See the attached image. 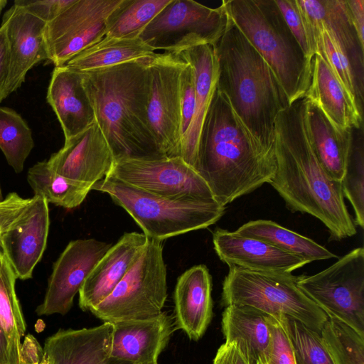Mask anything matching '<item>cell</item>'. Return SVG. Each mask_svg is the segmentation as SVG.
Segmentation results:
<instances>
[{
  "label": "cell",
  "mask_w": 364,
  "mask_h": 364,
  "mask_svg": "<svg viewBox=\"0 0 364 364\" xmlns=\"http://www.w3.org/2000/svg\"><path fill=\"white\" fill-rule=\"evenodd\" d=\"M31 201L32 198H22L16 192L9 193L0 201V235L21 216Z\"/></svg>",
  "instance_id": "43"
},
{
  "label": "cell",
  "mask_w": 364,
  "mask_h": 364,
  "mask_svg": "<svg viewBox=\"0 0 364 364\" xmlns=\"http://www.w3.org/2000/svg\"><path fill=\"white\" fill-rule=\"evenodd\" d=\"M1 200H3V196H2L1 188V186H0V201Z\"/></svg>",
  "instance_id": "50"
},
{
  "label": "cell",
  "mask_w": 364,
  "mask_h": 364,
  "mask_svg": "<svg viewBox=\"0 0 364 364\" xmlns=\"http://www.w3.org/2000/svg\"><path fill=\"white\" fill-rule=\"evenodd\" d=\"M185 64L179 54L168 53H156L149 58L147 63L148 122L159 148L166 157L181 155L180 75Z\"/></svg>",
  "instance_id": "11"
},
{
  "label": "cell",
  "mask_w": 364,
  "mask_h": 364,
  "mask_svg": "<svg viewBox=\"0 0 364 364\" xmlns=\"http://www.w3.org/2000/svg\"><path fill=\"white\" fill-rule=\"evenodd\" d=\"M179 55L191 65L194 72V113L189 128L182 138L180 155L193 167L203 124L217 88L218 63L213 46L211 45L196 46Z\"/></svg>",
  "instance_id": "24"
},
{
  "label": "cell",
  "mask_w": 364,
  "mask_h": 364,
  "mask_svg": "<svg viewBox=\"0 0 364 364\" xmlns=\"http://www.w3.org/2000/svg\"><path fill=\"white\" fill-rule=\"evenodd\" d=\"M321 336L335 364H364V336L348 325L328 318Z\"/></svg>",
  "instance_id": "37"
},
{
  "label": "cell",
  "mask_w": 364,
  "mask_h": 364,
  "mask_svg": "<svg viewBox=\"0 0 364 364\" xmlns=\"http://www.w3.org/2000/svg\"><path fill=\"white\" fill-rule=\"evenodd\" d=\"M122 0H75L46 23L44 41L47 60L65 65L75 55L101 41L107 20Z\"/></svg>",
  "instance_id": "13"
},
{
  "label": "cell",
  "mask_w": 364,
  "mask_h": 364,
  "mask_svg": "<svg viewBox=\"0 0 364 364\" xmlns=\"http://www.w3.org/2000/svg\"><path fill=\"white\" fill-rule=\"evenodd\" d=\"M43 364H47V363H46L45 360H44V362H43Z\"/></svg>",
  "instance_id": "51"
},
{
  "label": "cell",
  "mask_w": 364,
  "mask_h": 364,
  "mask_svg": "<svg viewBox=\"0 0 364 364\" xmlns=\"http://www.w3.org/2000/svg\"><path fill=\"white\" fill-rule=\"evenodd\" d=\"M109 146L95 121L80 134L65 140L47 162L57 173L95 184L104 178L114 162Z\"/></svg>",
  "instance_id": "16"
},
{
  "label": "cell",
  "mask_w": 364,
  "mask_h": 364,
  "mask_svg": "<svg viewBox=\"0 0 364 364\" xmlns=\"http://www.w3.org/2000/svg\"><path fill=\"white\" fill-rule=\"evenodd\" d=\"M148 237L137 232H124L92 269L79 294V306L90 311L114 290L146 244Z\"/></svg>",
  "instance_id": "21"
},
{
  "label": "cell",
  "mask_w": 364,
  "mask_h": 364,
  "mask_svg": "<svg viewBox=\"0 0 364 364\" xmlns=\"http://www.w3.org/2000/svg\"><path fill=\"white\" fill-rule=\"evenodd\" d=\"M271 332V346L267 364H296L289 336L287 316L268 315Z\"/></svg>",
  "instance_id": "40"
},
{
  "label": "cell",
  "mask_w": 364,
  "mask_h": 364,
  "mask_svg": "<svg viewBox=\"0 0 364 364\" xmlns=\"http://www.w3.org/2000/svg\"><path fill=\"white\" fill-rule=\"evenodd\" d=\"M228 21L223 3L213 9L193 0H171L139 37L154 50L179 54L201 45L214 46Z\"/></svg>",
  "instance_id": "9"
},
{
  "label": "cell",
  "mask_w": 364,
  "mask_h": 364,
  "mask_svg": "<svg viewBox=\"0 0 364 364\" xmlns=\"http://www.w3.org/2000/svg\"><path fill=\"white\" fill-rule=\"evenodd\" d=\"M287 326L296 364H335L321 333L289 317Z\"/></svg>",
  "instance_id": "38"
},
{
  "label": "cell",
  "mask_w": 364,
  "mask_h": 364,
  "mask_svg": "<svg viewBox=\"0 0 364 364\" xmlns=\"http://www.w3.org/2000/svg\"><path fill=\"white\" fill-rule=\"evenodd\" d=\"M341 131L363 125V112L338 80L325 60L313 56L310 83L304 95Z\"/></svg>",
  "instance_id": "25"
},
{
  "label": "cell",
  "mask_w": 364,
  "mask_h": 364,
  "mask_svg": "<svg viewBox=\"0 0 364 364\" xmlns=\"http://www.w3.org/2000/svg\"><path fill=\"white\" fill-rule=\"evenodd\" d=\"M33 147L32 131L26 122L14 109L0 107V149L16 173L23 170Z\"/></svg>",
  "instance_id": "34"
},
{
  "label": "cell",
  "mask_w": 364,
  "mask_h": 364,
  "mask_svg": "<svg viewBox=\"0 0 364 364\" xmlns=\"http://www.w3.org/2000/svg\"><path fill=\"white\" fill-rule=\"evenodd\" d=\"M193 168L214 199L226 205L269 183L277 171L275 150L264 147L217 88L200 134Z\"/></svg>",
  "instance_id": "2"
},
{
  "label": "cell",
  "mask_w": 364,
  "mask_h": 364,
  "mask_svg": "<svg viewBox=\"0 0 364 364\" xmlns=\"http://www.w3.org/2000/svg\"><path fill=\"white\" fill-rule=\"evenodd\" d=\"M233 232L264 241L308 263L338 257L336 255L311 239L272 220L250 221Z\"/></svg>",
  "instance_id": "29"
},
{
  "label": "cell",
  "mask_w": 364,
  "mask_h": 364,
  "mask_svg": "<svg viewBox=\"0 0 364 364\" xmlns=\"http://www.w3.org/2000/svg\"><path fill=\"white\" fill-rule=\"evenodd\" d=\"M218 63L217 89L251 134L274 151V127L279 114L290 105L272 70L230 17L213 46Z\"/></svg>",
  "instance_id": "4"
},
{
  "label": "cell",
  "mask_w": 364,
  "mask_h": 364,
  "mask_svg": "<svg viewBox=\"0 0 364 364\" xmlns=\"http://www.w3.org/2000/svg\"><path fill=\"white\" fill-rule=\"evenodd\" d=\"M277 6L306 56L312 60L316 45L310 26L297 0H274Z\"/></svg>",
  "instance_id": "39"
},
{
  "label": "cell",
  "mask_w": 364,
  "mask_h": 364,
  "mask_svg": "<svg viewBox=\"0 0 364 364\" xmlns=\"http://www.w3.org/2000/svg\"><path fill=\"white\" fill-rule=\"evenodd\" d=\"M299 277L230 267L223 282L221 302L225 307L247 306L267 315H284L321 333L328 317L298 287Z\"/></svg>",
  "instance_id": "7"
},
{
  "label": "cell",
  "mask_w": 364,
  "mask_h": 364,
  "mask_svg": "<svg viewBox=\"0 0 364 364\" xmlns=\"http://www.w3.org/2000/svg\"><path fill=\"white\" fill-rule=\"evenodd\" d=\"M348 14L362 46L364 47V1L346 0Z\"/></svg>",
  "instance_id": "47"
},
{
  "label": "cell",
  "mask_w": 364,
  "mask_h": 364,
  "mask_svg": "<svg viewBox=\"0 0 364 364\" xmlns=\"http://www.w3.org/2000/svg\"><path fill=\"white\" fill-rule=\"evenodd\" d=\"M112 323L111 356L132 364H158L159 355L176 329L173 318L166 312Z\"/></svg>",
  "instance_id": "18"
},
{
  "label": "cell",
  "mask_w": 364,
  "mask_h": 364,
  "mask_svg": "<svg viewBox=\"0 0 364 364\" xmlns=\"http://www.w3.org/2000/svg\"><path fill=\"white\" fill-rule=\"evenodd\" d=\"M92 190L108 194L131 215L144 235L159 241L206 228L225 212V206L215 200L166 198L107 176L96 182Z\"/></svg>",
  "instance_id": "6"
},
{
  "label": "cell",
  "mask_w": 364,
  "mask_h": 364,
  "mask_svg": "<svg viewBox=\"0 0 364 364\" xmlns=\"http://www.w3.org/2000/svg\"><path fill=\"white\" fill-rule=\"evenodd\" d=\"M75 0H16L14 4L23 8L46 23L53 21Z\"/></svg>",
  "instance_id": "42"
},
{
  "label": "cell",
  "mask_w": 364,
  "mask_h": 364,
  "mask_svg": "<svg viewBox=\"0 0 364 364\" xmlns=\"http://www.w3.org/2000/svg\"><path fill=\"white\" fill-rule=\"evenodd\" d=\"M34 196L66 209L78 207L92 191L93 184L73 180L54 171L47 161L37 162L27 173Z\"/></svg>",
  "instance_id": "31"
},
{
  "label": "cell",
  "mask_w": 364,
  "mask_h": 364,
  "mask_svg": "<svg viewBox=\"0 0 364 364\" xmlns=\"http://www.w3.org/2000/svg\"><path fill=\"white\" fill-rule=\"evenodd\" d=\"M46 100L60 124L65 140L80 134L95 122L80 72L65 65L55 67Z\"/></svg>",
  "instance_id": "23"
},
{
  "label": "cell",
  "mask_w": 364,
  "mask_h": 364,
  "mask_svg": "<svg viewBox=\"0 0 364 364\" xmlns=\"http://www.w3.org/2000/svg\"><path fill=\"white\" fill-rule=\"evenodd\" d=\"M7 4V0H0V15Z\"/></svg>",
  "instance_id": "49"
},
{
  "label": "cell",
  "mask_w": 364,
  "mask_h": 364,
  "mask_svg": "<svg viewBox=\"0 0 364 364\" xmlns=\"http://www.w3.org/2000/svg\"><path fill=\"white\" fill-rule=\"evenodd\" d=\"M43 348L32 335L26 336L21 344L20 364H43Z\"/></svg>",
  "instance_id": "45"
},
{
  "label": "cell",
  "mask_w": 364,
  "mask_h": 364,
  "mask_svg": "<svg viewBox=\"0 0 364 364\" xmlns=\"http://www.w3.org/2000/svg\"><path fill=\"white\" fill-rule=\"evenodd\" d=\"M306 119L314 152L326 172L341 181L350 143V130L333 126L321 110L309 100Z\"/></svg>",
  "instance_id": "28"
},
{
  "label": "cell",
  "mask_w": 364,
  "mask_h": 364,
  "mask_svg": "<svg viewBox=\"0 0 364 364\" xmlns=\"http://www.w3.org/2000/svg\"><path fill=\"white\" fill-rule=\"evenodd\" d=\"M180 95L183 138L189 128L195 109L194 72L191 65L186 61L180 75Z\"/></svg>",
  "instance_id": "41"
},
{
  "label": "cell",
  "mask_w": 364,
  "mask_h": 364,
  "mask_svg": "<svg viewBox=\"0 0 364 364\" xmlns=\"http://www.w3.org/2000/svg\"><path fill=\"white\" fill-rule=\"evenodd\" d=\"M6 25L9 48V73L6 98L25 81L28 72L47 60L44 41L46 23L14 4L2 19Z\"/></svg>",
  "instance_id": "17"
},
{
  "label": "cell",
  "mask_w": 364,
  "mask_h": 364,
  "mask_svg": "<svg viewBox=\"0 0 364 364\" xmlns=\"http://www.w3.org/2000/svg\"><path fill=\"white\" fill-rule=\"evenodd\" d=\"M306 20L323 26L341 46L350 62L363 94L364 47L350 20L346 0H297Z\"/></svg>",
  "instance_id": "27"
},
{
  "label": "cell",
  "mask_w": 364,
  "mask_h": 364,
  "mask_svg": "<svg viewBox=\"0 0 364 364\" xmlns=\"http://www.w3.org/2000/svg\"><path fill=\"white\" fill-rule=\"evenodd\" d=\"M171 0H122L107 20V37H139L144 29Z\"/></svg>",
  "instance_id": "33"
},
{
  "label": "cell",
  "mask_w": 364,
  "mask_h": 364,
  "mask_svg": "<svg viewBox=\"0 0 364 364\" xmlns=\"http://www.w3.org/2000/svg\"><path fill=\"white\" fill-rule=\"evenodd\" d=\"M50 227L48 203L33 196L21 216L0 235V247L17 279L32 278L47 245Z\"/></svg>",
  "instance_id": "15"
},
{
  "label": "cell",
  "mask_w": 364,
  "mask_h": 364,
  "mask_svg": "<svg viewBox=\"0 0 364 364\" xmlns=\"http://www.w3.org/2000/svg\"><path fill=\"white\" fill-rule=\"evenodd\" d=\"M112 245L93 238L70 241L53 265L38 316L66 314L87 276Z\"/></svg>",
  "instance_id": "14"
},
{
  "label": "cell",
  "mask_w": 364,
  "mask_h": 364,
  "mask_svg": "<svg viewBox=\"0 0 364 364\" xmlns=\"http://www.w3.org/2000/svg\"><path fill=\"white\" fill-rule=\"evenodd\" d=\"M106 176L166 198L215 200L204 179L180 156L114 160Z\"/></svg>",
  "instance_id": "12"
},
{
  "label": "cell",
  "mask_w": 364,
  "mask_h": 364,
  "mask_svg": "<svg viewBox=\"0 0 364 364\" xmlns=\"http://www.w3.org/2000/svg\"><path fill=\"white\" fill-rule=\"evenodd\" d=\"M16 276L0 250V323L6 335L10 364H20L26 323L16 293Z\"/></svg>",
  "instance_id": "32"
},
{
  "label": "cell",
  "mask_w": 364,
  "mask_h": 364,
  "mask_svg": "<svg viewBox=\"0 0 364 364\" xmlns=\"http://www.w3.org/2000/svg\"><path fill=\"white\" fill-rule=\"evenodd\" d=\"M267 314L250 306L230 305L222 316L225 342H234L248 364H267L271 332Z\"/></svg>",
  "instance_id": "26"
},
{
  "label": "cell",
  "mask_w": 364,
  "mask_h": 364,
  "mask_svg": "<svg viewBox=\"0 0 364 364\" xmlns=\"http://www.w3.org/2000/svg\"><path fill=\"white\" fill-rule=\"evenodd\" d=\"M301 290L327 316L364 336V249L358 247L324 270L301 275Z\"/></svg>",
  "instance_id": "10"
},
{
  "label": "cell",
  "mask_w": 364,
  "mask_h": 364,
  "mask_svg": "<svg viewBox=\"0 0 364 364\" xmlns=\"http://www.w3.org/2000/svg\"><path fill=\"white\" fill-rule=\"evenodd\" d=\"M213 364H248L234 342H225L217 350Z\"/></svg>",
  "instance_id": "46"
},
{
  "label": "cell",
  "mask_w": 364,
  "mask_h": 364,
  "mask_svg": "<svg viewBox=\"0 0 364 364\" xmlns=\"http://www.w3.org/2000/svg\"><path fill=\"white\" fill-rule=\"evenodd\" d=\"M111 322L80 329H60L45 341L47 364H132L111 356Z\"/></svg>",
  "instance_id": "19"
},
{
  "label": "cell",
  "mask_w": 364,
  "mask_h": 364,
  "mask_svg": "<svg viewBox=\"0 0 364 364\" xmlns=\"http://www.w3.org/2000/svg\"><path fill=\"white\" fill-rule=\"evenodd\" d=\"M229 16L269 65L290 105L303 97L311 75L308 58L274 0H223Z\"/></svg>",
  "instance_id": "5"
},
{
  "label": "cell",
  "mask_w": 364,
  "mask_h": 364,
  "mask_svg": "<svg viewBox=\"0 0 364 364\" xmlns=\"http://www.w3.org/2000/svg\"><path fill=\"white\" fill-rule=\"evenodd\" d=\"M154 51L139 37L117 38L105 36L75 55L65 66L77 72H85L151 57L156 54Z\"/></svg>",
  "instance_id": "30"
},
{
  "label": "cell",
  "mask_w": 364,
  "mask_h": 364,
  "mask_svg": "<svg viewBox=\"0 0 364 364\" xmlns=\"http://www.w3.org/2000/svg\"><path fill=\"white\" fill-rule=\"evenodd\" d=\"M162 241L149 238L112 292L90 311L104 322L146 319L162 313L167 298Z\"/></svg>",
  "instance_id": "8"
},
{
  "label": "cell",
  "mask_w": 364,
  "mask_h": 364,
  "mask_svg": "<svg viewBox=\"0 0 364 364\" xmlns=\"http://www.w3.org/2000/svg\"><path fill=\"white\" fill-rule=\"evenodd\" d=\"M0 364H10L8 343L6 335L0 323Z\"/></svg>",
  "instance_id": "48"
},
{
  "label": "cell",
  "mask_w": 364,
  "mask_h": 364,
  "mask_svg": "<svg viewBox=\"0 0 364 364\" xmlns=\"http://www.w3.org/2000/svg\"><path fill=\"white\" fill-rule=\"evenodd\" d=\"M212 278L204 264L195 265L177 279L174 292V324L193 341L205 333L213 318Z\"/></svg>",
  "instance_id": "22"
},
{
  "label": "cell",
  "mask_w": 364,
  "mask_h": 364,
  "mask_svg": "<svg viewBox=\"0 0 364 364\" xmlns=\"http://www.w3.org/2000/svg\"><path fill=\"white\" fill-rule=\"evenodd\" d=\"M214 250L230 267L247 270L291 273L308 262L257 239L216 228L213 233Z\"/></svg>",
  "instance_id": "20"
},
{
  "label": "cell",
  "mask_w": 364,
  "mask_h": 364,
  "mask_svg": "<svg viewBox=\"0 0 364 364\" xmlns=\"http://www.w3.org/2000/svg\"><path fill=\"white\" fill-rule=\"evenodd\" d=\"M9 73V48L4 23L0 26V102L6 98L5 90Z\"/></svg>",
  "instance_id": "44"
},
{
  "label": "cell",
  "mask_w": 364,
  "mask_h": 364,
  "mask_svg": "<svg viewBox=\"0 0 364 364\" xmlns=\"http://www.w3.org/2000/svg\"><path fill=\"white\" fill-rule=\"evenodd\" d=\"M306 21L315 41L316 53H318L325 60L341 85L363 112V94L359 89L352 65L345 52L323 26Z\"/></svg>",
  "instance_id": "36"
},
{
  "label": "cell",
  "mask_w": 364,
  "mask_h": 364,
  "mask_svg": "<svg viewBox=\"0 0 364 364\" xmlns=\"http://www.w3.org/2000/svg\"><path fill=\"white\" fill-rule=\"evenodd\" d=\"M343 196L352 205L355 221L364 227V141L363 125L350 130V143L341 180Z\"/></svg>",
  "instance_id": "35"
},
{
  "label": "cell",
  "mask_w": 364,
  "mask_h": 364,
  "mask_svg": "<svg viewBox=\"0 0 364 364\" xmlns=\"http://www.w3.org/2000/svg\"><path fill=\"white\" fill-rule=\"evenodd\" d=\"M149 58L80 72L114 160L166 157L148 122Z\"/></svg>",
  "instance_id": "3"
},
{
  "label": "cell",
  "mask_w": 364,
  "mask_h": 364,
  "mask_svg": "<svg viewBox=\"0 0 364 364\" xmlns=\"http://www.w3.org/2000/svg\"><path fill=\"white\" fill-rule=\"evenodd\" d=\"M309 100L304 96L282 110L274 127L277 171L269 183L291 212L321 220L330 240L354 236L356 228L344 201L341 181L323 169L312 149L306 119Z\"/></svg>",
  "instance_id": "1"
}]
</instances>
